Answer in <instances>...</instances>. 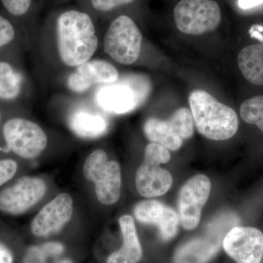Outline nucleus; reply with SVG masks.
I'll list each match as a JSON object with an SVG mask.
<instances>
[{"instance_id": "473e14b6", "label": "nucleus", "mask_w": 263, "mask_h": 263, "mask_svg": "<svg viewBox=\"0 0 263 263\" xmlns=\"http://www.w3.org/2000/svg\"><path fill=\"white\" fill-rule=\"evenodd\" d=\"M0 120H1V114H0Z\"/></svg>"}, {"instance_id": "4be33fe9", "label": "nucleus", "mask_w": 263, "mask_h": 263, "mask_svg": "<svg viewBox=\"0 0 263 263\" xmlns=\"http://www.w3.org/2000/svg\"><path fill=\"white\" fill-rule=\"evenodd\" d=\"M6 14L13 19L24 18L29 14L34 0H0Z\"/></svg>"}, {"instance_id": "cd10ccee", "label": "nucleus", "mask_w": 263, "mask_h": 263, "mask_svg": "<svg viewBox=\"0 0 263 263\" xmlns=\"http://www.w3.org/2000/svg\"><path fill=\"white\" fill-rule=\"evenodd\" d=\"M43 250L48 257H54L61 254L64 251L63 245L57 242H49L41 246Z\"/></svg>"}, {"instance_id": "2f4dec72", "label": "nucleus", "mask_w": 263, "mask_h": 263, "mask_svg": "<svg viewBox=\"0 0 263 263\" xmlns=\"http://www.w3.org/2000/svg\"><path fill=\"white\" fill-rule=\"evenodd\" d=\"M54 263H72V261L70 259H60V260L57 261Z\"/></svg>"}, {"instance_id": "72a5a7b5", "label": "nucleus", "mask_w": 263, "mask_h": 263, "mask_svg": "<svg viewBox=\"0 0 263 263\" xmlns=\"http://www.w3.org/2000/svg\"><path fill=\"white\" fill-rule=\"evenodd\" d=\"M263 263V262H262Z\"/></svg>"}, {"instance_id": "bb28decb", "label": "nucleus", "mask_w": 263, "mask_h": 263, "mask_svg": "<svg viewBox=\"0 0 263 263\" xmlns=\"http://www.w3.org/2000/svg\"><path fill=\"white\" fill-rule=\"evenodd\" d=\"M48 256L41 247H32L27 250L23 263H46Z\"/></svg>"}, {"instance_id": "ddd939ff", "label": "nucleus", "mask_w": 263, "mask_h": 263, "mask_svg": "<svg viewBox=\"0 0 263 263\" xmlns=\"http://www.w3.org/2000/svg\"><path fill=\"white\" fill-rule=\"evenodd\" d=\"M119 72L111 64L101 60H90L76 67L69 76L67 87L72 92L84 93L95 85H107L117 82Z\"/></svg>"}, {"instance_id": "aec40b11", "label": "nucleus", "mask_w": 263, "mask_h": 263, "mask_svg": "<svg viewBox=\"0 0 263 263\" xmlns=\"http://www.w3.org/2000/svg\"><path fill=\"white\" fill-rule=\"evenodd\" d=\"M22 76L8 62L0 61V100H12L22 92Z\"/></svg>"}, {"instance_id": "423d86ee", "label": "nucleus", "mask_w": 263, "mask_h": 263, "mask_svg": "<svg viewBox=\"0 0 263 263\" xmlns=\"http://www.w3.org/2000/svg\"><path fill=\"white\" fill-rule=\"evenodd\" d=\"M221 10L214 0H181L174 9L176 27L187 34H204L217 28Z\"/></svg>"}, {"instance_id": "7c9ffc66", "label": "nucleus", "mask_w": 263, "mask_h": 263, "mask_svg": "<svg viewBox=\"0 0 263 263\" xmlns=\"http://www.w3.org/2000/svg\"><path fill=\"white\" fill-rule=\"evenodd\" d=\"M262 32H263V26L259 25V24H254L249 29V34H250L251 37L256 38L263 43Z\"/></svg>"}, {"instance_id": "412c9836", "label": "nucleus", "mask_w": 263, "mask_h": 263, "mask_svg": "<svg viewBox=\"0 0 263 263\" xmlns=\"http://www.w3.org/2000/svg\"><path fill=\"white\" fill-rule=\"evenodd\" d=\"M240 114L245 122L257 126L263 133V95L243 102L240 106Z\"/></svg>"}, {"instance_id": "a211bd4d", "label": "nucleus", "mask_w": 263, "mask_h": 263, "mask_svg": "<svg viewBox=\"0 0 263 263\" xmlns=\"http://www.w3.org/2000/svg\"><path fill=\"white\" fill-rule=\"evenodd\" d=\"M119 226L123 237L122 248L110 254L107 263H137L141 259L142 248L137 235L136 224L129 215L121 216Z\"/></svg>"}, {"instance_id": "f03ea898", "label": "nucleus", "mask_w": 263, "mask_h": 263, "mask_svg": "<svg viewBox=\"0 0 263 263\" xmlns=\"http://www.w3.org/2000/svg\"><path fill=\"white\" fill-rule=\"evenodd\" d=\"M197 131L213 141H226L235 136L238 119L234 110L219 103L203 90H195L189 98Z\"/></svg>"}, {"instance_id": "6e6552de", "label": "nucleus", "mask_w": 263, "mask_h": 263, "mask_svg": "<svg viewBox=\"0 0 263 263\" xmlns=\"http://www.w3.org/2000/svg\"><path fill=\"white\" fill-rule=\"evenodd\" d=\"M140 81L132 79L103 85L95 93V102L105 111L114 114L129 113L146 98V86L140 87Z\"/></svg>"}, {"instance_id": "f257e3e1", "label": "nucleus", "mask_w": 263, "mask_h": 263, "mask_svg": "<svg viewBox=\"0 0 263 263\" xmlns=\"http://www.w3.org/2000/svg\"><path fill=\"white\" fill-rule=\"evenodd\" d=\"M57 53L60 61L76 67L89 61L98 48L95 24L89 13L67 10L57 15L54 23Z\"/></svg>"}, {"instance_id": "dca6fc26", "label": "nucleus", "mask_w": 263, "mask_h": 263, "mask_svg": "<svg viewBox=\"0 0 263 263\" xmlns=\"http://www.w3.org/2000/svg\"><path fill=\"white\" fill-rule=\"evenodd\" d=\"M137 190L141 196L153 198L162 196L171 189L173 178L160 164L143 160L136 172Z\"/></svg>"}, {"instance_id": "0eeeda50", "label": "nucleus", "mask_w": 263, "mask_h": 263, "mask_svg": "<svg viewBox=\"0 0 263 263\" xmlns=\"http://www.w3.org/2000/svg\"><path fill=\"white\" fill-rule=\"evenodd\" d=\"M3 133L8 148L22 158H36L47 146V136L42 128L24 118L7 121Z\"/></svg>"}, {"instance_id": "9b49d317", "label": "nucleus", "mask_w": 263, "mask_h": 263, "mask_svg": "<svg viewBox=\"0 0 263 263\" xmlns=\"http://www.w3.org/2000/svg\"><path fill=\"white\" fill-rule=\"evenodd\" d=\"M223 247L236 263H261L263 233L252 227H235L227 233Z\"/></svg>"}, {"instance_id": "f3484780", "label": "nucleus", "mask_w": 263, "mask_h": 263, "mask_svg": "<svg viewBox=\"0 0 263 263\" xmlns=\"http://www.w3.org/2000/svg\"><path fill=\"white\" fill-rule=\"evenodd\" d=\"M70 130L81 138L95 139L108 131V119L103 114L91 109L79 108L71 112L68 117Z\"/></svg>"}, {"instance_id": "b1692460", "label": "nucleus", "mask_w": 263, "mask_h": 263, "mask_svg": "<svg viewBox=\"0 0 263 263\" xmlns=\"http://www.w3.org/2000/svg\"><path fill=\"white\" fill-rule=\"evenodd\" d=\"M144 160L160 164L167 163L171 160V153L162 145L151 143L145 148Z\"/></svg>"}, {"instance_id": "1a4fd4ad", "label": "nucleus", "mask_w": 263, "mask_h": 263, "mask_svg": "<svg viewBox=\"0 0 263 263\" xmlns=\"http://www.w3.org/2000/svg\"><path fill=\"white\" fill-rule=\"evenodd\" d=\"M212 190L210 179L199 174L189 179L180 190L178 198L180 223L186 230L195 229L201 218L202 208Z\"/></svg>"}, {"instance_id": "c756f323", "label": "nucleus", "mask_w": 263, "mask_h": 263, "mask_svg": "<svg viewBox=\"0 0 263 263\" xmlns=\"http://www.w3.org/2000/svg\"><path fill=\"white\" fill-rule=\"evenodd\" d=\"M240 9L248 10L263 4V0H238Z\"/></svg>"}, {"instance_id": "20e7f679", "label": "nucleus", "mask_w": 263, "mask_h": 263, "mask_svg": "<svg viewBox=\"0 0 263 263\" xmlns=\"http://www.w3.org/2000/svg\"><path fill=\"white\" fill-rule=\"evenodd\" d=\"M142 40L141 32L134 21L128 15H119L105 32L104 51L118 63L132 65L140 56Z\"/></svg>"}, {"instance_id": "6ab92c4d", "label": "nucleus", "mask_w": 263, "mask_h": 263, "mask_svg": "<svg viewBox=\"0 0 263 263\" xmlns=\"http://www.w3.org/2000/svg\"><path fill=\"white\" fill-rule=\"evenodd\" d=\"M238 65L249 82L263 86V43L243 48L238 54Z\"/></svg>"}, {"instance_id": "393cba45", "label": "nucleus", "mask_w": 263, "mask_h": 263, "mask_svg": "<svg viewBox=\"0 0 263 263\" xmlns=\"http://www.w3.org/2000/svg\"><path fill=\"white\" fill-rule=\"evenodd\" d=\"M134 1L136 0H90V3L97 11L106 13L123 5L130 4Z\"/></svg>"}, {"instance_id": "f8f14e48", "label": "nucleus", "mask_w": 263, "mask_h": 263, "mask_svg": "<svg viewBox=\"0 0 263 263\" xmlns=\"http://www.w3.org/2000/svg\"><path fill=\"white\" fill-rule=\"evenodd\" d=\"M73 213V200L67 193H61L48 202L33 219L31 230L38 237L58 233L67 224Z\"/></svg>"}, {"instance_id": "9d476101", "label": "nucleus", "mask_w": 263, "mask_h": 263, "mask_svg": "<svg viewBox=\"0 0 263 263\" xmlns=\"http://www.w3.org/2000/svg\"><path fill=\"white\" fill-rule=\"evenodd\" d=\"M46 190V183L39 178H21L0 194V211L13 215L23 214L42 200Z\"/></svg>"}, {"instance_id": "39448f33", "label": "nucleus", "mask_w": 263, "mask_h": 263, "mask_svg": "<svg viewBox=\"0 0 263 263\" xmlns=\"http://www.w3.org/2000/svg\"><path fill=\"white\" fill-rule=\"evenodd\" d=\"M194 123L191 110L178 109L167 120L150 118L143 126L145 136L152 143L162 145L168 150L177 151L183 141L193 136Z\"/></svg>"}, {"instance_id": "7ed1b4c3", "label": "nucleus", "mask_w": 263, "mask_h": 263, "mask_svg": "<svg viewBox=\"0 0 263 263\" xmlns=\"http://www.w3.org/2000/svg\"><path fill=\"white\" fill-rule=\"evenodd\" d=\"M86 179L95 184V193L103 205H113L119 200L122 185L120 164L117 161H109L106 152L96 149L91 152L84 165Z\"/></svg>"}, {"instance_id": "a878e982", "label": "nucleus", "mask_w": 263, "mask_h": 263, "mask_svg": "<svg viewBox=\"0 0 263 263\" xmlns=\"http://www.w3.org/2000/svg\"><path fill=\"white\" fill-rule=\"evenodd\" d=\"M18 164L14 160H0V186L8 182L16 174Z\"/></svg>"}, {"instance_id": "4468645a", "label": "nucleus", "mask_w": 263, "mask_h": 263, "mask_svg": "<svg viewBox=\"0 0 263 263\" xmlns=\"http://www.w3.org/2000/svg\"><path fill=\"white\" fill-rule=\"evenodd\" d=\"M133 213L140 222L157 226L164 240L172 239L177 234L180 224L179 214L172 208L160 201L143 200L136 204Z\"/></svg>"}, {"instance_id": "2eb2a0df", "label": "nucleus", "mask_w": 263, "mask_h": 263, "mask_svg": "<svg viewBox=\"0 0 263 263\" xmlns=\"http://www.w3.org/2000/svg\"><path fill=\"white\" fill-rule=\"evenodd\" d=\"M214 221L207 235L188 241L176 250L174 263H207L217 253L221 247L224 228H217Z\"/></svg>"}, {"instance_id": "5701e85b", "label": "nucleus", "mask_w": 263, "mask_h": 263, "mask_svg": "<svg viewBox=\"0 0 263 263\" xmlns=\"http://www.w3.org/2000/svg\"><path fill=\"white\" fill-rule=\"evenodd\" d=\"M13 18L8 14L0 13V49L13 42L16 36Z\"/></svg>"}, {"instance_id": "c85d7f7f", "label": "nucleus", "mask_w": 263, "mask_h": 263, "mask_svg": "<svg viewBox=\"0 0 263 263\" xmlns=\"http://www.w3.org/2000/svg\"><path fill=\"white\" fill-rule=\"evenodd\" d=\"M13 257L11 252L0 243V263H13Z\"/></svg>"}]
</instances>
